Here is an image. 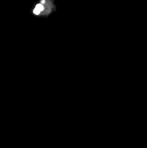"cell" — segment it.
<instances>
[{
    "label": "cell",
    "instance_id": "cell-1",
    "mask_svg": "<svg viewBox=\"0 0 147 148\" xmlns=\"http://www.w3.org/2000/svg\"><path fill=\"white\" fill-rule=\"evenodd\" d=\"M42 10H43V5H42V4H37V5L36 6V8L34 9V13L37 15V14L40 13Z\"/></svg>",
    "mask_w": 147,
    "mask_h": 148
},
{
    "label": "cell",
    "instance_id": "cell-2",
    "mask_svg": "<svg viewBox=\"0 0 147 148\" xmlns=\"http://www.w3.org/2000/svg\"><path fill=\"white\" fill-rule=\"evenodd\" d=\"M44 2H45V0H41V3H40V4H43Z\"/></svg>",
    "mask_w": 147,
    "mask_h": 148
}]
</instances>
